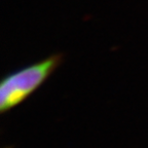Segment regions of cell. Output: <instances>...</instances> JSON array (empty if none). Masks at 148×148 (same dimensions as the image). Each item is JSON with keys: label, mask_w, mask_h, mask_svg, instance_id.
<instances>
[{"label": "cell", "mask_w": 148, "mask_h": 148, "mask_svg": "<svg viewBox=\"0 0 148 148\" xmlns=\"http://www.w3.org/2000/svg\"><path fill=\"white\" fill-rule=\"evenodd\" d=\"M63 59L61 53H55L7 73L0 83L1 113L10 111L36 92L62 64Z\"/></svg>", "instance_id": "1"}]
</instances>
